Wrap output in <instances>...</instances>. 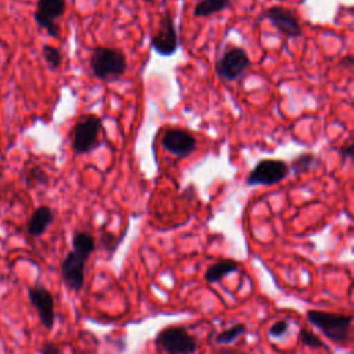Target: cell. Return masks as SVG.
Instances as JSON below:
<instances>
[{"label":"cell","instance_id":"obj_23","mask_svg":"<svg viewBox=\"0 0 354 354\" xmlns=\"http://www.w3.org/2000/svg\"><path fill=\"white\" fill-rule=\"evenodd\" d=\"M40 353L41 354H64V350L59 344H57L54 342H47L40 348Z\"/></svg>","mask_w":354,"mask_h":354},{"label":"cell","instance_id":"obj_9","mask_svg":"<svg viewBox=\"0 0 354 354\" xmlns=\"http://www.w3.org/2000/svg\"><path fill=\"white\" fill-rule=\"evenodd\" d=\"M28 296L41 325L47 330H51L55 324V301L53 293L43 285L35 283L28 289Z\"/></svg>","mask_w":354,"mask_h":354},{"label":"cell","instance_id":"obj_20","mask_svg":"<svg viewBox=\"0 0 354 354\" xmlns=\"http://www.w3.org/2000/svg\"><path fill=\"white\" fill-rule=\"evenodd\" d=\"M43 57H44V61L48 64V66L51 69H57L61 66L62 64V54L61 51L54 47V46H50V44H44L43 46Z\"/></svg>","mask_w":354,"mask_h":354},{"label":"cell","instance_id":"obj_13","mask_svg":"<svg viewBox=\"0 0 354 354\" xmlns=\"http://www.w3.org/2000/svg\"><path fill=\"white\" fill-rule=\"evenodd\" d=\"M53 221H54L53 209L46 205H41L37 209H35V212L32 213L26 224V231L33 238L41 236L47 231V228L53 224Z\"/></svg>","mask_w":354,"mask_h":354},{"label":"cell","instance_id":"obj_21","mask_svg":"<svg viewBox=\"0 0 354 354\" xmlns=\"http://www.w3.org/2000/svg\"><path fill=\"white\" fill-rule=\"evenodd\" d=\"M25 181H26V185L32 187V185H35V184H47L48 177H47V174L44 173V170H43L41 167L33 166V167L28 169Z\"/></svg>","mask_w":354,"mask_h":354},{"label":"cell","instance_id":"obj_4","mask_svg":"<svg viewBox=\"0 0 354 354\" xmlns=\"http://www.w3.org/2000/svg\"><path fill=\"white\" fill-rule=\"evenodd\" d=\"M102 130V120L94 115H82L72 130V149L77 155H84L100 147V131Z\"/></svg>","mask_w":354,"mask_h":354},{"label":"cell","instance_id":"obj_24","mask_svg":"<svg viewBox=\"0 0 354 354\" xmlns=\"http://www.w3.org/2000/svg\"><path fill=\"white\" fill-rule=\"evenodd\" d=\"M353 142L350 141L347 145H343L342 148H340V153H342V156H343V159H346V158H351L353 156Z\"/></svg>","mask_w":354,"mask_h":354},{"label":"cell","instance_id":"obj_11","mask_svg":"<svg viewBox=\"0 0 354 354\" xmlns=\"http://www.w3.org/2000/svg\"><path fill=\"white\" fill-rule=\"evenodd\" d=\"M162 147L177 158H185L196 149V138L180 127H169L162 136Z\"/></svg>","mask_w":354,"mask_h":354},{"label":"cell","instance_id":"obj_16","mask_svg":"<svg viewBox=\"0 0 354 354\" xmlns=\"http://www.w3.org/2000/svg\"><path fill=\"white\" fill-rule=\"evenodd\" d=\"M231 0H199L194 8V17H212L230 6Z\"/></svg>","mask_w":354,"mask_h":354},{"label":"cell","instance_id":"obj_19","mask_svg":"<svg viewBox=\"0 0 354 354\" xmlns=\"http://www.w3.org/2000/svg\"><path fill=\"white\" fill-rule=\"evenodd\" d=\"M299 340L301 344H304L306 347L310 348H326V344L321 340V337L318 335H315L314 332H311L307 328H301L299 332Z\"/></svg>","mask_w":354,"mask_h":354},{"label":"cell","instance_id":"obj_3","mask_svg":"<svg viewBox=\"0 0 354 354\" xmlns=\"http://www.w3.org/2000/svg\"><path fill=\"white\" fill-rule=\"evenodd\" d=\"M155 346L165 354H194L198 350L196 339L183 325H170L159 330Z\"/></svg>","mask_w":354,"mask_h":354},{"label":"cell","instance_id":"obj_14","mask_svg":"<svg viewBox=\"0 0 354 354\" xmlns=\"http://www.w3.org/2000/svg\"><path fill=\"white\" fill-rule=\"evenodd\" d=\"M239 268V263L234 259H221L212 266H209L205 271V281L207 283H217L220 282L224 277L236 272Z\"/></svg>","mask_w":354,"mask_h":354},{"label":"cell","instance_id":"obj_22","mask_svg":"<svg viewBox=\"0 0 354 354\" xmlns=\"http://www.w3.org/2000/svg\"><path fill=\"white\" fill-rule=\"evenodd\" d=\"M289 329V322L286 319H281V321H275L270 329H268V335L271 337H282L283 335H286Z\"/></svg>","mask_w":354,"mask_h":354},{"label":"cell","instance_id":"obj_6","mask_svg":"<svg viewBox=\"0 0 354 354\" xmlns=\"http://www.w3.org/2000/svg\"><path fill=\"white\" fill-rule=\"evenodd\" d=\"M289 165L282 159H261L249 171L248 185H274L283 181L289 174Z\"/></svg>","mask_w":354,"mask_h":354},{"label":"cell","instance_id":"obj_2","mask_svg":"<svg viewBox=\"0 0 354 354\" xmlns=\"http://www.w3.org/2000/svg\"><path fill=\"white\" fill-rule=\"evenodd\" d=\"M93 75L100 80L118 79L127 71V58L120 48L95 47L88 59Z\"/></svg>","mask_w":354,"mask_h":354},{"label":"cell","instance_id":"obj_5","mask_svg":"<svg viewBox=\"0 0 354 354\" xmlns=\"http://www.w3.org/2000/svg\"><path fill=\"white\" fill-rule=\"evenodd\" d=\"M252 61L245 48L238 46L228 47L216 62L217 76L224 82L238 80L250 68Z\"/></svg>","mask_w":354,"mask_h":354},{"label":"cell","instance_id":"obj_1","mask_svg":"<svg viewBox=\"0 0 354 354\" xmlns=\"http://www.w3.org/2000/svg\"><path fill=\"white\" fill-rule=\"evenodd\" d=\"M306 317L308 322L332 343L337 346H347L350 343L353 315L343 313L308 310L306 313Z\"/></svg>","mask_w":354,"mask_h":354},{"label":"cell","instance_id":"obj_7","mask_svg":"<svg viewBox=\"0 0 354 354\" xmlns=\"http://www.w3.org/2000/svg\"><path fill=\"white\" fill-rule=\"evenodd\" d=\"M151 47L155 53L169 57L177 51L178 47V35L173 17L166 11L159 21L158 29L151 36Z\"/></svg>","mask_w":354,"mask_h":354},{"label":"cell","instance_id":"obj_8","mask_svg":"<svg viewBox=\"0 0 354 354\" xmlns=\"http://www.w3.org/2000/svg\"><path fill=\"white\" fill-rule=\"evenodd\" d=\"M66 11L65 0H37L35 10V21L50 36L59 37V26L55 22Z\"/></svg>","mask_w":354,"mask_h":354},{"label":"cell","instance_id":"obj_17","mask_svg":"<svg viewBox=\"0 0 354 354\" xmlns=\"http://www.w3.org/2000/svg\"><path fill=\"white\" fill-rule=\"evenodd\" d=\"M246 332V325L245 324H234L225 329H223L221 332L217 333L216 336V343L217 344H231L235 340H238L243 333Z\"/></svg>","mask_w":354,"mask_h":354},{"label":"cell","instance_id":"obj_12","mask_svg":"<svg viewBox=\"0 0 354 354\" xmlns=\"http://www.w3.org/2000/svg\"><path fill=\"white\" fill-rule=\"evenodd\" d=\"M263 17L267 18L274 28L283 33L289 39H296L301 36V26L296 14L282 6H272L263 12Z\"/></svg>","mask_w":354,"mask_h":354},{"label":"cell","instance_id":"obj_15","mask_svg":"<svg viewBox=\"0 0 354 354\" xmlns=\"http://www.w3.org/2000/svg\"><path fill=\"white\" fill-rule=\"evenodd\" d=\"M72 250L88 259L95 250V239L87 231H75L72 235Z\"/></svg>","mask_w":354,"mask_h":354},{"label":"cell","instance_id":"obj_25","mask_svg":"<svg viewBox=\"0 0 354 354\" xmlns=\"http://www.w3.org/2000/svg\"><path fill=\"white\" fill-rule=\"evenodd\" d=\"M213 354H243V353H241L239 350L231 348V347H221L218 350H214Z\"/></svg>","mask_w":354,"mask_h":354},{"label":"cell","instance_id":"obj_10","mask_svg":"<svg viewBox=\"0 0 354 354\" xmlns=\"http://www.w3.org/2000/svg\"><path fill=\"white\" fill-rule=\"evenodd\" d=\"M88 259L69 250L61 261V277L66 288L72 292H80L86 281V261Z\"/></svg>","mask_w":354,"mask_h":354},{"label":"cell","instance_id":"obj_18","mask_svg":"<svg viewBox=\"0 0 354 354\" xmlns=\"http://www.w3.org/2000/svg\"><path fill=\"white\" fill-rule=\"evenodd\" d=\"M318 163V159L315 155L310 153V152H304L299 156H296L293 159V162L290 163L289 169L293 170V173L299 174V173H307L310 171L315 165Z\"/></svg>","mask_w":354,"mask_h":354}]
</instances>
